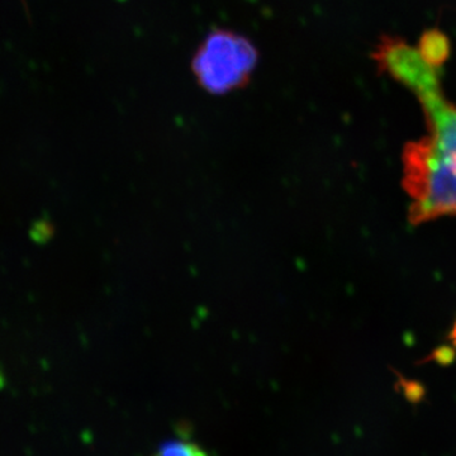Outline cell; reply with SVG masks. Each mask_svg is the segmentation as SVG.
<instances>
[{
  "label": "cell",
  "mask_w": 456,
  "mask_h": 456,
  "mask_svg": "<svg viewBox=\"0 0 456 456\" xmlns=\"http://www.w3.org/2000/svg\"><path fill=\"white\" fill-rule=\"evenodd\" d=\"M428 61L443 65L448 56V41L440 32L426 33L419 47Z\"/></svg>",
  "instance_id": "3957f363"
},
{
  "label": "cell",
  "mask_w": 456,
  "mask_h": 456,
  "mask_svg": "<svg viewBox=\"0 0 456 456\" xmlns=\"http://www.w3.org/2000/svg\"><path fill=\"white\" fill-rule=\"evenodd\" d=\"M257 61L259 53L248 37L228 29H215L204 37L191 65L202 89L224 95L244 88Z\"/></svg>",
  "instance_id": "7a4b0ae2"
},
{
  "label": "cell",
  "mask_w": 456,
  "mask_h": 456,
  "mask_svg": "<svg viewBox=\"0 0 456 456\" xmlns=\"http://www.w3.org/2000/svg\"><path fill=\"white\" fill-rule=\"evenodd\" d=\"M155 456H207L202 449L198 448L193 444L182 443V441H173V443L165 444L163 448L159 450Z\"/></svg>",
  "instance_id": "277c9868"
},
{
  "label": "cell",
  "mask_w": 456,
  "mask_h": 456,
  "mask_svg": "<svg viewBox=\"0 0 456 456\" xmlns=\"http://www.w3.org/2000/svg\"><path fill=\"white\" fill-rule=\"evenodd\" d=\"M375 60L415 93L426 116L428 134L408 143L403 152V185L411 202L408 220L419 224L455 216L456 106L441 89L440 65L395 38H386L378 46Z\"/></svg>",
  "instance_id": "6da1fadb"
}]
</instances>
